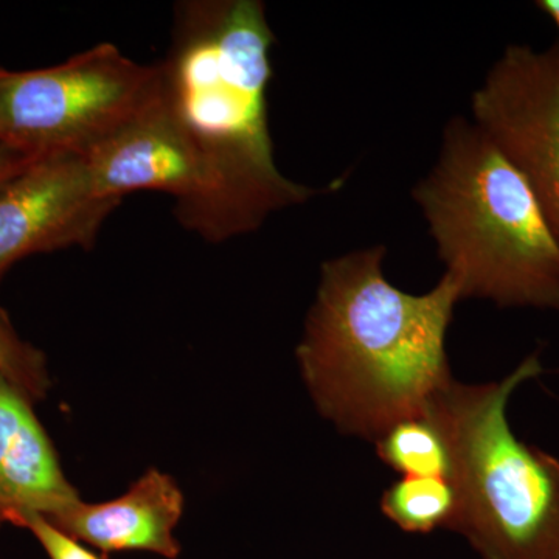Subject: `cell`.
<instances>
[{"instance_id":"17","label":"cell","mask_w":559,"mask_h":559,"mask_svg":"<svg viewBox=\"0 0 559 559\" xmlns=\"http://www.w3.org/2000/svg\"><path fill=\"white\" fill-rule=\"evenodd\" d=\"M0 524H3L2 516H0Z\"/></svg>"},{"instance_id":"16","label":"cell","mask_w":559,"mask_h":559,"mask_svg":"<svg viewBox=\"0 0 559 559\" xmlns=\"http://www.w3.org/2000/svg\"><path fill=\"white\" fill-rule=\"evenodd\" d=\"M536 7L555 22L559 32V0H539V2H536ZM557 44L559 47V40Z\"/></svg>"},{"instance_id":"14","label":"cell","mask_w":559,"mask_h":559,"mask_svg":"<svg viewBox=\"0 0 559 559\" xmlns=\"http://www.w3.org/2000/svg\"><path fill=\"white\" fill-rule=\"evenodd\" d=\"M3 522L28 530L50 559H105L92 554L80 540L58 528L44 514L35 511H9L3 514Z\"/></svg>"},{"instance_id":"6","label":"cell","mask_w":559,"mask_h":559,"mask_svg":"<svg viewBox=\"0 0 559 559\" xmlns=\"http://www.w3.org/2000/svg\"><path fill=\"white\" fill-rule=\"evenodd\" d=\"M473 123L538 200L559 241V47L509 46L471 98Z\"/></svg>"},{"instance_id":"7","label":"cell","mask_w":559,"mask_h":559,"mask_svg":"<svg viewBox=\"0 0 559 559\" xmlns=\"http://www.w3.org/2000/svg\"><path fill=\"white\" fill-rule=\"evenodd\" d=\"M120 204L98 197L83 156L39 157L0 189V280L28 257L94 248Z\"/></svg>"},{"instance_id":"10","label":"cell","mask_w":559,"mask_h":559,"mask_svg":"<svg viewBox=\"0 0 559 559\" xmlns=\"http://www.w3.org/2000/svg\"><path fill=\"white\" fill-rule=\"evenodd\" d=\"M80 499L62 473L32 401L0 374V516L35 511L55 516Z\"/></svg>"},{"instance_id":"9","label":"cell","mask_w":559,"mask_h":559,"mask_svg":"<svg viewBox=\"0 0 559 559\" xmlns=\"http://www.w3.org/2000/svg\"><path fill=\"white\" fill-rule=\"evenodd\" d=\"M182 510L183 496L175 479L150 469L119 499L102 503L79 499L47 520L105 555L143 550L175 559L180 547L173 532Z\"/></svg>"},{"instance_id":"4","label":"cell","mask_w":559,"mask_h":559,"mask_svg":"<svg viewBox=\"0 0 559 559\" xmlns=\"http://www.w3.org/2000/svg\"><path fill=\"white\" fill-rule=\"evenodd\" d=\"M543 371L532 355L502 381L452 380L428 409L451 450V530L481 559H559V460L518 439L507 418L514 390Z\"/></svg>"},{"instance_id":"1","label":"cell","mask_w":559,"mask_h":559,"mask_svg":"<svg viewBox=\"0 0 559 559\" xmlns=\"http://www.w3.org/2000/svg\"><path fill=\"white\" fill-rule=\"evenodd\" d=\"M275 36L260 0H186L175 7L162 90L189 135L201 189L175 210L183 229L219 245L259 230L320 190L278 170L267 117Z\"/></svg>"},{"instance_id":"5","label":"cell","mask_w":559,"mask_h":559,"mask_svg":"<svg viewBox=\"0 0 559 559\" xmlns=\"http://www.w3.org/2000/svg\"><path fill=\"white\" fill-rule=\"evenodd\" d=\"M159 64H140L110 43L50 68H0V145L33 157L84 156L160 91Z\"/></svg>"},{"instance_id":"2","label":"cell","mask_w":559,"mask_h":559,"mask_svg":"<svg viewBox=\"0 0 559 559\" xmlns=\"http://www.w3.org/2000/svg\"><path fill=\"white\" fill-rule=\"evenodd\" d=\"M384 257V246H374L323 263L297 347L320 414L370 441L428 414L452 381L444 345L462 300L448 274L421 296L395 288L382 272Z\"/></svg>"},{"instance_id":"15","label":"cell","mask_w":559,"mask_h":559,"mask_svg":"<svg viewBox=\"0 0 559 559\" xmlns=\"http://www.w3.org/2000/svg\"><path fill=\"white\" fill-rule=\"evenodd\" d=\"M36 159L39 157L28 156V154L10 148V146L0 145V189L7 186L14 176L31 167Z\"/></svg>"},{"instance_id":"3","label":"cell","mask_w":559,"mask_h":559,"mask_svg":"<svg viewBox=\"0 0 559 559\" xmlns=\"http://www.w3.org/2000/svg\"><path fill=\"white\" fill-rule=\"evenodd\" d=\"M414 200L462 299L559 312V241L524 178L473 121L455 117Z\"/></svg>"},{"instance_id":"13","label":"cell","mask_w":559,"mask_h":559,"mask_svg":"<svg viewBox=\"0 0 559 559\" xmlns=\"http://www.w3.org/2000/svg\"><path fill=\"white\" fill-rule=\"evenodd\" d=\"M0 374L27 396L38 401L50 388L46 355L22 340L5 311L0 308Z\"/></svg>"},{"instance_id":"8","label":"cell","mask_w":559,"mask_h":559,"mask_svg":"<svg viewBox=\"0 0 559 559\" xmlns=\"http://www.w3.org/2000/svg\"><path fill=\"white\" fill-rule=\"evenodd\" d=\"M83 159L92 186L106 200L123 201L135 191H159L175 200V212L200 193V162L165 100L162 84L150 105L87 151Z\"/></svg>"},{"instance_id":"12","label":"cell","mask_w":559,"mask_h":559,"mask_svg":"<svg viewBox=\"0 0 559 559\" xmlns=\"http://www.w3.org/2000/svg\"><path fill=\"white\" fill-rule=\"evenodd\" d=\"M381 510L403 532L451 530L457 518V491L443 477H403L385 489Z\"/></svg>"},{"instance_id":"11","label":"cell","mask_w":559,"mask_h":559,"mask_svg":"<svg viewBox=\"0 0 559 559\" xmlns=\"http://www.w3.org/2000/svg\"><path fill=\"white\" fill-rule=\"evenodd\" d=\"M374 443L382 462L403 477L451 480L450 444L443 430L428 414L396 423Z\"/></svg>"}]
</instances>
